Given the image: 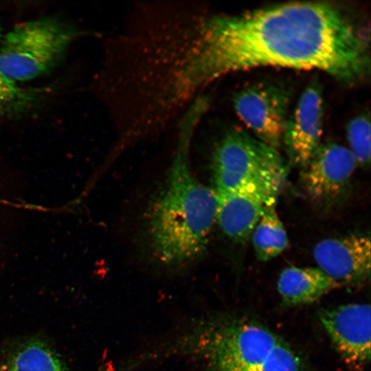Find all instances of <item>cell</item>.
Segmentation results:
<instances>
[{"instance_id":"6da1fadb","label":"cell","mask_w":371,"mask_h":371,"mask_svg":"<svg viewBox=\"0 0 371 371\" xmlns=\"http://www.w3.org/2000/svg\"><path fill=\"white\" fill-rule=\"evenodd\" d=\"M205 29L214 80L264 66L317 69L349 84L370 73L369 32L333 3L291 1L207 13Z\"/></svg>"},{"instance_id":"7a4b0ae2","label":"cell","mask_w":371,"mask_h":371,"mask_svg":"<svg viewBox=\"0 0 371 371\" xmlns=\"http://www.w3.org/2000/svg\"><path fill=\"white\" fill-rule=\"evenodd\" d=\"M204 115L196 104L184 111L168 177L148 209L150 247L157 260L167 267H181L198 258L206 249L216 223L217 194L198 180L190 166L191 142Z\"/></svg>"},{"instance_id":"3957f363","label":"cell","mask_w":371,"mask_h":371,"mask_svg":"<svg viewBox=\"0 0 371 371\" xmlns=\"http://www.w3.org/2000/svg\"><path fill=\"white\" fill-rule=\"evenodd\" d=\"M184 357L206 371H303L297 353L261 323L228 314L205 315L157 349L153 359Z\"/></svg>"},{"instance_id":"277c9868","label":"cell","mask_w":371,"mask_h":371,"mask_svg":"<svg viewBox=\"0 0 371 371\" xmlns=\"http://www.w3.org/2000/svg\"><path fill=\"white\" fill-rule=\"evenodd\" d=\"M76 34L52 18L19 23L0 42V73L16 83L46 74L58 65Z\"/></svg>"},{"instance_id":"5b68a950","label":"cell","mask_w":371,"mask_h":371,"mask_svg":"<svg viewBox=\"0 0 371 371\" xmlns=\"http://www.w3.org/2000/svg\"><path fill=\"white\" fill-rule=\"evenodd\" d=\"M278 151L249 132L228 128L212 154V169L216 193L231 190L262 173L284 168Z\"/></svg>"},{"instance_id":"8992f818","label":"cell","mask_w":371,"mask_h":371,"mask_svg":"<svg viewBox=\"0 0 371 371\" xmlns=\"http://www.w3.org/2000/svg\"><path fill=\"white\" fill-rule=\"evenodd\" d=\"M285 168L269 170L218 196L217 220L223 232L236 242L247 240L268 205L277 201Z\"/></svg>"},{"instance_id":"52a82bcc","label":"cell","mask_w":371,"mask_h":371,"mask_svg":"<svg viewBox=\"0 0 371 371\" xmlns=\"http://www.w3.org/2000/svg\"><path fill=\"white\" fill-rule=\"evenodd\" d=\"M291 93L282 84L267 81L247 85L234 94V111L256 138L278 149L282 145Z\"/></svg>"},{"instance_id":"ba28073f","label":"cell","mask_w":371,"mask_h":371,"mask_svg":"<svg viewBox=\"0 0 371 371\" xmlns=\"http://www.w3.org/2000/svg\"><path fill=\"white\" fill-rule=\"evenodd\" d=\"M370 306L352 303L322 310L319 319L344 361L361 371L370 360Z\"/></svg>"},{"instance_id":"9c48e42d","label":"cell","mask_w":371,"mask_h":371,"mask_svg":"<svg viewBox=\"0 0 371 371\" xmlns=\"http://www.w3.org/2000/svg\"><path fill=\"white\" fill-rule=\"evenodd\" d=\"M357 166L348 148L334 142L321 143L302 168V187L316 203L333 202L346 190Z\"/></svg>"},{"instance_id":"30bf717a","label":"cell","mask_w":371,"mask_h":371,"mask_svg":"<svg viewBox=\"0 0 371 371\" xmlns=\"http://www.w3.org/2000/svg\"><path fill=\"white\" fill-rule=\"evenodd\" d=\"M324 111L321 84L313 80L289 114L283 133L282 144L295 165L303 168L322 143Z\"/></svg>"},{"instance_id":"8fae6325","label":"cell","mask_w":371,"mask_h":371,"mask_svg":"<svg viewBox=\"0 0 371 371\" xmlns=\"http://www.w3.org/2000/svg\"><path fill=\"white\" fill-rule=\"evenodd\" d=\"M370 238L361 234L328 238L313 249L317 267L341 286L365 283L370 275Z\"/></svg>"},{"instance_id":"7c38bea8","label":"cell","mask_w":371,"mask_h":371,"mask_svg":"<svg viewBox=\"0 0 371 371\" xmlns=\"http://www.w3.org/2000/svg\"><path fill=\"white\" fill-rule=\"evenodd\" d=\"M0 371H69L51 342L41 336L15 338L0 350Z\"/></svg>"},{"instance_id":"4fadbf2b","label":"cell","mask_w":371,"mask_h":371,"mask_svg":"<svg viewBox=\"0 0 371 371\" xmlns=\"http://www.w3.org/2000/svg\"><path fill=\"white\" fill-rule=\"evenodd\" d=\"M339 286V283L317 267H286L277 282L283 302L293 306L311 304Z\"/></svg>"},{"instance_id":"5bb4252c","label":"cell","mask_w":371,"mask_h":371,"mask_svg":"<svg viewBox=\"0 0 371 371\" xmlns=\"http://www.w3.org/2000/svg\"><path fill=\"white\" fill-rule=\"evenodd\" d=\"M250 236L255 254L262 262L275 258L287 248L288 236L276 211V201L267 207Z\"/></svg>"},{"instance_id":"9a60e30c","label":"cell","mask_w":371,"mask_h":371,"mask_svg":"<svg viewBox=\"0 0 371 371\" xmlns=\"http://www.w3.org/2000/svg\"><path fill=\"white\" fill-rule=\"evenodd\" d=\"M348 149L357 165L367 168L370 163V115L363 111L352 118L346 126Z\"/></svg>"},{"instance_id":"2e32d148","label":"cell","mask_w":371,"mask_h":371,"mask_svg":"<svg viewBox=\"0 0 371 371\" xmlns=\"http://www.w3.org/2000/svg\"><path fill=\"white\" fill-rule=\"evenodd\" d=\"M41 90L23 88L0 73V114L26 109L39 98Z\"/></svg>"},{"instance_id":"e0dca14e","label":"cell","mask_w":371,"mask_h":371,"mask_svg":"<svg viewBox=\"0 0 371 371\" xmlns=\"http://www.w3.org/2000/svg\"><path fill=\"white\" fill-rule=\"evenodd\" d=\"M3 34H2V27H1V23H0V42L3 38Z\"/></svg>"}]
</instances>
